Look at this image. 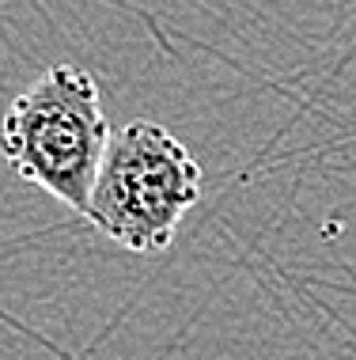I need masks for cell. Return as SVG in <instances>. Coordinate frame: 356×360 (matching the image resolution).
<instances>
[{"label": "cell", "instance_id": "1", "mask_svg": "<svg viewBox=\"0 0 356 360\" xmlns=\"http://www.w3.org/2000/svg\"><path fill=\"white\" fill-rule=\"evenodd\" d=\"M110 137L95 76L80 65H53L8 106L0 155L23 182L88 217Z\"/></svg>", "mask_w": 356, "mask_h": 360}, {"label": "cell", "instance_id": "2", "mask_svg": "<svg viewBox=\"0 0 356 360\" xmlns=\"http://www.w3.org/2000/svg\"><path fill=\"white\" fill-rule=\"evenodd\" d=\"M201 201V167L159 122H125L110 137L88 224L133 255H159Z\"/></svg>", "mask_w": 356, "mask_h": 360}]
</instances>
